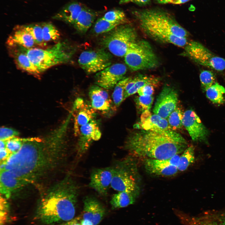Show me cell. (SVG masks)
Returning <instances> with one entry per match:
<instances>
[{
	"label": "cell",
	"instance_id": "8992f818",
	"mask_svg": "<svg viewBox=\"0 0 225 225\" xmlns=\"http://www.w3.org/2000/svg\"><path fill=\"white\" fill-rule=\"evenodd\" d=\"M124 57L126 64L133 71L153 68L159 63L151 46L145 40H137L132 44Z\"/></svg>",
	"mask_w": 225,
	"mask_h": 225
},
{
	"label": "cell",
	"instance_id": "d6a6232c",
	"mask_svg": "<svg viewBox=\"0 0 225 225\" xmlns=\"http://www.w3.org/2000/svg\"><path fill=\"white\" fill-rule=\"evenodd\" d=\"M183 113L181 108L177 105L167 119L170 127L173 131H175L182 128Z\"/></svg>",
	"mask_w": 225,
	"mask_h": 225
},
{
	"label": "cell",
	"instance_id": "d590c367",
	"mask_svg": "<svg viewBox=\"0 0 225 225\" xmlns=\"http://www.w3.org/2000/svg\"><path fill=\"white\" fill-rule=\"evenodd\" d=\"M118 25L117 24L107 20L102 17L96 21L93 30L95 33L101 34L108 32Z\"/></svg>",
	"mask_w": 225,
	"mask_h": 225
},
{
	"label": "cell",
	"instance_id": "ba28073f",
	"mask_svg": "<svg viewBox=\"0 0 225 225\" xmlns=\"http://www.w3.org/2000/svg\"><path fill=\"white\" fill-rule=\"evenodd\" d=\"M113 173L111 187L119 192L138 194V183L135 169L131 160L118 161L112 166Z\"/></svg>",
	"mask_w": 225,
	"mask_h": 225
},
{
	"label": "cell",
	"instance_id": "ac0fdd59",
	"mask_svg": "<svg viewBox=\"0 0 225 225\" xmlns=\"http://www.w3.org/2000/svg\"><path fill=\"white\" fill-rule=\"evenodd\" d=\"M113 173L112 167L93 170L90 175L89 187L101 195H107L111 187Z\"/></svg>",
	"mask_w": 225,
	"mask_h": 225
},
{
	"label": "cell",
	"instance_id": "74e56055",
	"mask_svg": "<svg viewBox=\"0 0 225 225\" xmlns=\"http://www.w3.org/2000/svg\"><path fill=\"white\" fill-rule=\"evenodd\" d=\"M201 87L205 92L215 82V77L214 73L211 71L202 70L199 76Z\"/></svg>",
	"mask_w": 225,
	"mask_h": 225
},
{
	"label": "cell",
	"instance_id": "7402d4cb",
	"mask_svg": "<svg viewBox=\"0 0 225 225\" xmlns=\"http://www.w3.org/2000/svg\"><path fill=\"white\" fill-rule=\"evenodd\" d=\"M10 55L20 69L36 76L41 73L31 62L27 55L17 45L8 46Z\"/></svg>",
	"mask_w": 225,
	"mask_h": 225
},
{
	"label": "cell",
	"instance_id": "484cf974",
	"mask_svg": "<svg viewBox=\"0 0 225 225\" xmlns=\"http://www.w3.org/2000/svg\"><path fill=\"white\" fill-rule=\"evenodd\" d=\"M136 81L133 86L124 95L123 100L137 92L139 89L147 85H152L155 87L159 82V78L152 76L139 74L136 76Z\"/></svg>",
	"mask_w": 225,
	"mask_h": 225
},
{
	"label": "cell",
	"instance_id": "d4e9b609",
	"mask_svg": "<svg viewBox=\"0 0 225 225\" xmlns=\"http://www.w3.org/2000/svg\"><path fill=\"white\" fill-rule=\"evenodd\" d=\"M96 16L95 11L84 6L73 25L79 32L85 33L92 25Z\"/></svg>",
	"mask_w": 225,
	"mask_h": 225
},
{
	"label": "cell",
	"instance_id": "e575fe53",
	"mask_svg": "<svg viewBox=\"0 0 225 225\" xmlns=\"http://www.w3.org/2000/svg\"><path fill=\"white\" fill-rule=\"evenodd\" d=\"M105 19L118 25L126 24L128 19L125 13L122 10L113 9L106 12L102 17Z\"/></svg>",
	"mask_w": 225,
	"mask_h": 225
},
{
	"label": "cell",
	"instance_id": "7dc6e473",
	"mask_svg": "<svg viewBox=\"0 0 225 225\" xmlns=\"http://www.w3.org/2000/svg\"><path fill=\"white\" fill-rule=\"evenodd\" d=\"M81 225H93V223L90 221L84 219H83L81 221Z\"/></svg>",
	"mask_w": 225,
	"mask_h": 225
},
{
	"label": "cell",
	"instance_id": "8d00e7d4",
	"mask_svg": "<svg viewBox=\"0 0 225 225\" xmlns=\"http://www.w3.org/2000/svg\"><path fill=\"white\" fill-rule=\"evenodd\" d=\"M153 99V95H139L136 96L134 101L138 112L142 113L146 110H150L151 108Z\"/></svg>",
	"mask_w": 225,
	"mask_h": 225
},
{
	"label": "cell",
	"instance_id": "c3c4849f",
	"mask_svg": "<svg viewBox=\"0 0 225 225\" xmlns=\"http://www.w3.org/2000/svg\"><path fill=\"white\" fill-rule=\"evenodd\" d=\"M0 149L6 148V141L0 140Z\"/></svg>",
	"mask_w": 225,
	"mask_h": 225
},
{
	"label": "cell",
	"instance_id": "1f68e13d",
	"mask_svg": "<svg viewBox=\"0 0 225 225\" xmlns=\"http://www.w3.org/2000/svg\"><path fill=\"white\" fill-rule=\"evenodd\" d=\"M24 28L33 37L36 45L43 47L46 45L42 36V23H34L23 25Z\"/></svg>",
	"mask_w": 225,
	"mask_h": 225
},
{
	"label": "cell",
	"instance_id": "d6986e66",
	"mask_svg": "<svg viewBox=\"0 0 225 225\" xmlns=\"http://www.w3.org/2000/svg\"><path fill=\"white\" fill-rule=\"evenodd\" d=\"M106 89L95 84L90 87L88 92L92 107L103 114L107 113L116 108Z\"/></svg>",
	"mask_w": 225,
	"mask_h": 225
},
{
	"label": "cell",
	"instance_id": "681fc988",
	"mask_svg": "<svg viewBox=\"0 0 225 225\" xmlns=\"http://www.w3.org/2000/svg\"><path fill=\"white\" fill-rule=\"evenodd\" d=\"M220 216L223 222L225 224V214H223V215H221Z\"/></svg>",
	"mask_w": 225,
	"mask_h": 225
},
{
	"label": "cell",
	"instance_id": "ffe728a7",
	"mask_svg": "<svg viewBox=\"0 0 225 225\" xmlns=\"http://www.w3.org/2000/svg\"><path fill=\"white\" fill-rule=\"evenodd\" d=\"M83 204V219L90 221L93 225H98L105 215V209L103 206L96 198L91 196L85 198Z\"/></svg>",
	"mask_w": 225,
	"mask_h": 225
},
{
	"label": "cell",
	"instance_id": "5bb4252c",
	"mask_svg": "<svg viewBox=\"0 0 225 225\" xmlns=\"http://www.w3.org/2000/svg\"><path fill=\"white\" fill-rule=\"evenodd\" d=\"M178 98L176 90L170 86L165 85L157 99L154 113L167 119L176 107Z\"/></svg>",
	"mask_w": 225,
	"mask_h": 225
},
{
	"label": "cell",
	"instance_id": "b9f144b4",
	"mask_svg": "<svg viewBox=\"0 0 225 225\" xmlns=\"http://www.w3.org/2000/svg\"><path fill=\"white\" fill-rule=\"evenodd\" d=\"M154 87L152 85H147L140 88L137 92L139 96H152L154 92Z\"/></svg>",
	"mask_w": 225,
	"mask_h": 225
},
{
	"label": "cell",
	"instance_id": "e0dca14e",
	"mask_svg": "<svg viewBox=\"0 0 225 225\" xmlns=\"http://www.w3.org/2000/svg\"><path fill=\"white\" fill-rule=\"evenodd\" d=\"M72 108L74 133L78 136L80 128L96 119V114L91 106L81 98H78L75 100Z\"/></svg>",
	"mask_w": 225,
	"mask_h": 225
},
{
	"label": "cell",
	"instance_id": "9a60e30c",
	"mask_svg": "<svg viewBox=\"0 0 225 225\" xmlns=\"http://www.w3.org/2000/svg\"><path fill=\"white\" fill-rule=\"evenodd\" d=\"M180 156L177 154L166 160L147 158L144 165L146 171L151 174L163 176H170L177 173Z\"/></svg>",
	"mask_w": 225,
	"mask_h": 225
},
{
	"label": "cell",
	"instance_id": "bcb514c9",
	"mask_svg": "<svg viewBox=\"0 0 225 225\" xmlns=\"http://www.w3.org/2000/svg\"><path fill=\"white\" fill-rule=\"evenodd\" d=\"M78 220L79 219L78 218H73L71 220L63 222L62 223L59 224L58 225H72L75 222L78 221Z\"/></svg>",
	"mask_w": 225,
	"mask_h": 225
},
{
	"label": "cell",
	"instance_id": "f35d334b",
	"mask_svg": "<svg viewBox=\"0 0 225 225\" xmlns=\"http://www.w3.org/2000/svg\"><path fill=\"white\" fill-rule=\"evenodd\" d=\"M25 139V138H18L15 137L6 141V148L11 154L17 152L22 147Z\"/></svg>",
	"mask_w": 225,
	"mask_h": 225
},
{
	"label": "cell",
	"instance_id": "ab89813d",
	"mask_svg": "<svg viewBox=\"0 0 225 225\" xmlns=\"http://www.w3.org/2000/svg\"><path fill=\"white\" fill-rule=\"evenodd\" d=\"M9 214V207L5 198L0 197V225H4L8 222Z\"/></svg>",
	"mask_w": 225,
	"mask_h": 225
},
{
	"label": "cell",
	"instance_id": "836d02e7",
	"mask_svg": "<svg viewBox=\"0 0 225 225\" xmlns=\"http://www.w3.org/2000/svg\"><path fill=\"white\" fill-rule=\"evenodd\" d=\"M42 24L43 38L45 43L58 40L59 38L60 34L59 32L52 23L44 22Z\"/></svg>",
	"mask_w": 225,
	"mask_h": 225
},
{
	"label": "cell",
	"instance_id": "52a82bcc",
	"mask_svg": "<svg viewBox=\"0 0 225 225\" xmlns=\"http://www.w3.org/2000/svg\"><path fill=\"white\" fill-rule=\"evenodd\" d=\"M108 32L102 40V45L117 57H124L130 46L137 41L136 30L126 24L118 26Z\"/></svg>",
	"mask_w": 225,
	"mask_h": 225
},
{
	"label": "cell",
	"instance_id": "f907efd6",
	"mask_svg": "<svg viewBox=\"0 0 225 225\" xmlns=\"http://www.w3.org/2000/svg\"><path fill=\"white\" fill-rule=\"evenodd\" d=\"M78 222H76L74 223L72 225H81V224H80V223H79Z\"/></svg>",
	"mask_w": 225,
	"mask_h": 225
},
{
	"label": "cell",
	"instance_id": "3957f363",
	"mask_svg": "<svg viewBox=\"0 0 225 225\" xmlns=\"http://www.w3.org/2000/svg\"><path fill=\"white\" fill-rule=\"evenodd\" d=\"M188 147L184 138L177 139L156 132L141 129L130 133L124 148L137 157L166 160L179 154Z\"/></svg>",
	"mask_w": 225,
	"mask_h": 225
},
{
	"label": "cell",
	"instance_id": "7bdbcfd3",
	"mask_svg": "<svg viewBox=\"0 0 225 225\" xmlns=\"http://www.w3.org/2000/svg\"><path fill=\"white\" fill-rule=\"evenodd\" d=\"M12 154L7 148L0 149L1 162L6 161Z\"/></svg>",
	"mask_w": 225,
	"mask_h": 225
},
{
	"label": "cell",
	"instance_id": "7a4b0ae2",
	"mask_svg": "<svg viewBox=\"0 0 225 225\" xmlns=\"http://www.w3.org/2000/svg\"><path fill=\"white\" fill-rule=\"evenodd\" d=\"M79 192L78 184L68 175L41 199L35 218L46 225L72 220L75 215Z\"/></svg>",
	"mask_w": 225,
	"mask_h": 225
},
{
	"label": "cell",
	"instance_id": "8fae6325",
	"mask_svg": "<svg viewBox=\"0 0 225 225\" xmlns=\"http://www.w3.org/2000/svg\"><path fill=\"white\" fill-rule=\"evenodd\" d=\"M135 128L158 132L177 139L184 138L171 129L167 119L154 113L152 114L149 110L141 113L139 123L136 125Z\"/></svg>",
	"mask_w": 225,
	"mask_h": 225
},
{
	"label": "cell",
	"instance_id": "f546056e",
	"mask_svg": "<svg viewBox=\"0 0 225 225\" xmlns=\"http://www.w3.org/2000/svg\"><path fill=\"white\" fill-rule=\"evenodd\" d=\"M195 160L194 149L192 146L187 147L180 156L177 168L178 171H183L193 163Z\"/></svg>",
	"mask_w": 225,
	"mask_h": 225
},
{
	"label": "cell",
	"instance_id": "ee69618b",
	"mask_svg": "<svg viewBox=\"0 0 225 225\" xmlns=\"http://www.w3.org/2000/svg\"><path fill=\"white\" fill-rule=\"evenodd\" d=\"M159 2L163 3H170L179 4L186 2L189 0H158Z\"/></svg>",
	"mask_w": 225,
	"mask_h": 225
},
{
	"label": "cell",
	"instance_id": "6da1fadb",
	"mask_svg": "<svg viewBox=\"0 0 225 225\" xmlns=\"http://www.w3.org/2000/svg\"><path fill=\"white\" fill-rule=\"evenodd\" d=\"M65 145L62 138L53 130L42 138H25L19 150L3 163V169L11 172L26 185L33 183L44 172Z\"/></svg>",
	"mask_w": 225,
	"mask_h": 225
},
{
	"label": "cell",
	"instance_id": "5b68a950",
	"mask_svg": "<svg viewBox=\"0 0 225 225\" xmlns=\"http://www.w3.org/2000/svg\"><path fill=\"white\" fill-rule=\"evenodd\" d=\"M17 45L27 55L41 73L52 67L68 62L75 52L72 46L66 41L59 42L46 49L27 48Z\"/></svg>",
	"mask_w": 225,
	"mask_h": 225
},
{
	"label": "cell",
	"instance_id": "2e32d148",
	"mask_svg": "<svg viewBox=\"0 0 225 225\" xmlns=\"http://www.w3.org/2000/svg\"><path fill=\"white\" fill-rule=\"evenodd\" d=\"M182 123L193 141L206 140L208 131L194 111L189 109L184 112Z\"/></svg>",
	"mask_w": 225,
	"mask_h": 225
},
{
	"label": "cell",
	"instance_id": "603a6c76",
	"mask_svg": "<svg viewBox=\"0 0 225 225\" xmlns=\"http://www.w3.org/2000/svg\"><path fill=\"white\" fill-rule=\"evenodd\" d=\"M8 46L18 45L27 48H34L36 45L31 34L22 25L16 27L7 42Z\"/></svg>",
	"mask_w": 225,
	"mask_h": 225
},
{
	"label": "cell",
	"instance_id": "60d3db41",
	"mask_svg": "<svg viewBox=\"0 0 225 225\" xmlns=\"http://www.w3.org/2000/svg\"><path fill=\"white\" fill-rule=\"evenodd\" d=\"M19 134L18 131L13 128L3 127L0 128V140L7 141L18 136Z\"/></svg>",
	"mask_w": 225,
	"mask_h": 225
},
{
	"label": "cell",
	"instance_id": "277c9868",
	"mask_svg": "<svg viewBox=\"0 0 225 225\" xmlns=\"http://www.w3.org/2000/svg\"><path fill=\"white\" fill-rule=\"evenodd\" d=\"M135 15L142 31L155 40L179 47L188 42L187 31L168 13L147 9L137 11Z\"/></svg>",
	"mask_w": 225,
	"mask_h": 225
},
{
	"label": "cell",
	"instance_id": "4dcf8cb0",
	"mask_svg": "<svg viewBox=\"0 0 225 225\" xmlns=\"http://www.w3.org/2000/svg\"><path fill=\"white\" fill-rule=\"evenodd\" d=\"M128 77L119 81L115 86L112 95V100L115 107L118 108L124 101V95L126 86L131 79Z\"/></svg>",
	"mask_w": 225,
	"mask_h": 225
},
{
	"label": "cell",
	"instance_id": "83f0119b",
	"mask_svg": "<svg viewBox=\"0 0 225 225\" xmlns=\"http://www.w3.org/2000/svg\"><path fill=\"white\" fill-rule=\"evenodd\" d=\"M181 221L184 225H225L221 216H205L200 218H191L182 216Z\"/></svg>",
	"mask_w": 225,
	"mask_h": 225
},
{
	"label": "cell",
	"instance_id": "f1b7e54d",
	"mask_svg": "<svg viewBox=\"0 0 225 225\" xmlns=\"http://www.w3.org/2000/svg\"><path fill=\"white\" fill-rule=\"evenodd\" d=\"M206 92L207 97L212 102L218 104L224 102L225 88L218 83H215Z\"/></svg>",
	"mask_w": 225,
	"mask_h": 225
},
{
	"label": "cell",
	"instance_id": "4fadbf2b",
	"mask_svg": "<svg viewBox=\"0 0 225 225\" xmlns=\"http://www.w3.org/2000/svg\"><path fill=\"white\" fill-rule=\"evenodd\" d=\"M102 134L98 122L94 119L80 128L77 146L78 158L82 156L88 150L92 142L99 140Z\"/></svg>",
	"mask_w": 225,
	"mask_h": 225
},
{
	"label": "cell",
	"instance_id": "f6af8a7d",
	"mask_svg": "<svg viewBox=\"0 0 225 225\" xmlns=\"http://www.w3.org/2000/svg\"><path fill=\"white\" fill-rule=\"evenodd\" d=\"M150 0H121L119 3L120 4H123L132 2L139 4H144L147 3Z\"/></svg>",
	"mask_w": 225,
	"mask_h": 225
},
{
	"label": "cell",
	"instance_id": "4316f807",
	"mask_svg": "<svg viewBox=\"0 0 225 225\" xmlns=\"http://www.w3.org/2000/svg\"><path fill=\"white\" fill-rule=\"evenodd\" d=\"M137 195L133 193L119 192L112 195L110 203L113 208L126 207L135 202Z\"/></svg>",
	"mask_w": 225,
	"mask_h": 225
},
{
	"label": "cell",
	"instance_id": "9c48e42d",
	"mask_svg": "<svg viewBox=\"0 0 225 225\" xmlns=\"http://www.w3.org/2000/svg\"><path fill=\"white\" fill-rule=\"evenodd\" d=\"M184 48L183 55L197 63L218 71L225 69V59L216 55L201 43L191 41Z\"/></svg>",
	"mask_w": 225,
	"mask_h": 225
},
{
	"label": "cell",
	"instance_id": "7c38bea8",
	"mask_svg": "<svg viewBox=\"0 0 225 225\" xmlns=\"http://www.w3.org/2000/svg\"><path fill=\"white\" fill-rule=\"evenodd\" d=\"M127 68L121 63L111 64L96 74L95 83L106 89H111L124 79Z\"/></svg>",
	"mask_w": 225,
	"mask_h": 225
},
{
	"label": "cell",
	"instance_id": "30bf717a",
	"mask_svg": "<svg viewBox=\"0 0 225 225\" xmlns=\"http://www.w3.org/2000/svg\"><path fill=\"white\" fill-rule=\"evenodd\" d=\"M112 56L103 49L85 51L79 55L78 63L87 74L96 73L111 64Z\"/></svg>",
	"mask_w": 225,
	"mask_h": 225
},
{
	"label": "cell",
	"instance_id": "cb8c5ba5",
	"mask_svg": "<svg viewBox=\"0 0 225 225\" xmlns=\"http://www.w3.org/2000/svg\"><path fill=\"white\" fill-rule=\"evenodd\" d=\"M83 7L81 3L77 2L69 3L57 13L53 18L73 25Z\"/></svg>",
	"mask_w": 225,
	"mask_h": 225
},
{
	"label": "cell",
	"instance_id": "44dd1931",
	"mask_svg": "<svg viewBox=\"0 0 225 225\" xmlns=\"http://www.w3.org/2000/svg\"><path fill=\"white\" fill-rule=\"evenodd\" d=\"M0 193L7 199L16 190L25 185L22 180L8 170H0Z\"/></svg>",
	"mask_w": 225,
	"mask_h": 225
}]
</instances>
